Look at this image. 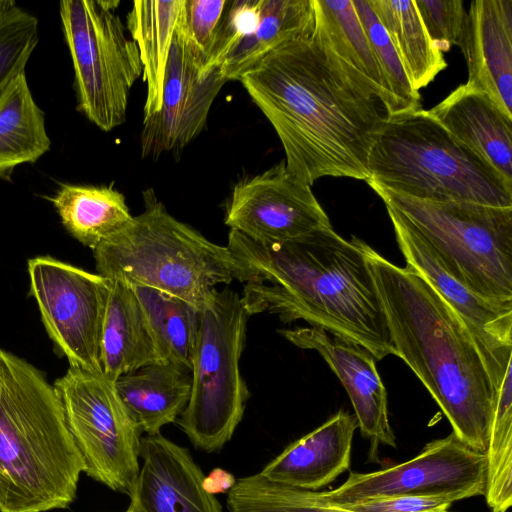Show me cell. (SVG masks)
Returning <instances> with one entry per match:
<instances>
[{"label": "cell", "mask_w": 512, "mask_h": 512, "mask_svg": "<svg viewBox=\"0 0 512 512\" xmlns=\"http://www.w3.org/2000/svg\"><path fill=\"white\" fill-rule=\"evenodd\" d=\"M274 128L288 172L366 181L368 159L389 114L382 95L342 61L311 26L239 80Z\"/></svg>", "instance_id": "obj_1"}, {"label": "cell", "mask_w": 512, "mask_h": 512, "mask_svg": "<svg viewBox=\"0 0 512 512\" xmlns=\"http://www.w3.org/2000/svg\"><path fill=\"white\" fill-rule=\"evenodd\" d=\"M226 247L235 279L245 283L241 301L248 316L304 320L364 347L376 360L396 356L361 239L346 240L329 227L290 243H262L230 230Z\"/></svg>", "instance_id": "obj_2"}, {"label": "cell", "mask_w": 512, "mask_h": 512, "mask_svg": "<svg viewBox=\"0 0 512 512\" xmlns=\"http://www.w3.org/2000/svg\"><path fill=\"white\" fill-rule=\"evenodd\" d=\"M396 356L419 378L469 448L485 453L495 388L468 328L409 267H399L361 240Z\"/></svg>", "instance_id": "obj_3"}, {"label": "cell", "mask_w": 512, "mask_h": 512, "mask_svg": "<svg viewBox=\"0 0 512 512\" xmlns=\"http://www.w3.org/2000/svg\"><path fill=\"white\" fill-rule=\"evenodd\" d=\"M82 472L54 385L0 348V512L65 509Z\"/></svg>", "instance_id": "obj_4"}, {"label": "cell", "mask_w": 512, "mask_h": 512, "mask_svg": "<svg viewBox=\"0 0 512 512\" xmlns=\"http://www.w3.org/2000/svg\"><path fill=\"white\" fill-rule=\"evenodd\" d=\"M143 200L142 213L93 249L98 274L169 293L200 309L216 285L235 279L231 253L173 217L153 189L143 192Z\"/></svg>", "instance_id": "obj_5"}, {"label": "cell", "mask_w": 512, "mask_h": 512, "mask_svg": "<svg viewBox=\"0 0 512 512\" xmlns=\"http://www.w3.org/2000/svg\"><path fill=\"white\" fill-rule=\"evenodd\" d=\"M368 170L367 184L413 198L512 207V184L422 108L388 117Z\"/></svg>", "instance_id": "obj_6"}, {"label": "cell", "mask_w": 512, "mask_h": 512, "mask_svg": "<svg viewBox=\"0 0 512 512\" xmlns=\"http://www.w3.org/2000/svg\"><path fill=\"white\" fill-rule=\"evenodd\" d=\"M479 297L512 307V207L433 201L368 184Z\"/></svg>", "instance_id": "obj_7"}, {"label": "cell", "mask_w": 512, "mask_h": 512, "mask_svg": "<svg viewBox=\"0 0 512 512\" xmlns=\"http://www.w3.org/2000/svg\"><path fill=\"white\" fill-rule=\"evenodd\" d=\"M248 317L239 294L228 288L215 290L200 308L191 394L177 422L194 447L208 453L231 440L250 397L239 368Z\"/></svg>", "instance_id": "obj_8"}, {"label": "cell", "mask_w": 512, "mask_h": 512, "mask_svg": "<svg viewBox=\"0 0 512 512\" xmlns=\"http://www.w3.org/2000/svg\"><path fill=\"white\" fill-rule=\"evenodd\" d=\"M119 1L63 0L60 18L74 69L78 110L102 131L126 120L129 93L143 73L136 43L116 13Z\"/></svg>", "instance_id": "obj_9"}, {"label": "cell", "mask_w": 512, "mask_h": 512, "mask_svg": "<svg viewBox=\"0 0 512 512\" xmlns=\"http://www.w3.org/2000/svg\"><path fill=\"white\" fill-rule=\"evenodd\" d=\"M84 473L129 495L140 469L141 430L103 373L70 367L54 382Z\"/></svg>", "instance_id": "obj_10"}, {"label": "cell", "mask_w": 512, "mask_h": 512, "mask_svg": "<svg viewBox=\"0 0 512 512\" xmlns=\"http://www.w3.org/2000/svg\"><path fill=\"white\" fill-rule=\"evenodd\" d=\"M485 454L462 443L453 433L428 442L412 459L374 472H351L335 489L308 491L311 498L340 507L390 496L434 497L451 503L483 496Z\"/></svg>", "instance_id": "obj_11"}, {"label": "cell", "mask_w": 512, "mask_h": 512, "mask_svg": "<svg viewBox=\"0 0 512 512\" xmlns=\"http://www.w3.org/2000/svg\"><path fill=\"white\" fill-rule=\"evenodd\" d=\"M30 293L70 367L102 373L100 341L110 280L50 256L28 261Z\"/></svg>", "instance_id": "obj_12"}, {"label": "cell", "mask_w": 512, "mask_h": 512, "mask_svg": "<svg viewBox=\"0 0 512 512\" xmlns=\"http://www.w3.org/2000/svg\"><path fill=\"white\" fill-rule=\"evenodd\" d=\"M182 11L166 65L161 109L143 119L140 144L144 158L181 151L193 141L205 128L212 104L228 82L218 68L204 71L205 62L186 32Z\"/></svg>", "instance_id": "obj_13"}, {"label": "cell", "mask_w": 512, "mask_h": 512, "mask_svg": "<svg viewBox=\"0 0 512 512\" xmlns=\"http://www.w3.org/2000/svg\"><path fill=\"white\" fill-rule=\"evenodd\" d=\"M224 222L262 243H290L332 227L311 187L293 177L284 160L234 186Z\"/></svg>", "instance_id": "obj_14"}, {"label": "cell", "mask_w": 512, "mask_h": 512, "mask_svg": "<svg viewBox=\"0 0 512 512\" xmlns=\"http://www.w3.org/2000/svg\"><path fill=\"white\" fill-rule=\"evenodd\" d=\"M406 266L423 278L458 314L471 333L495 391L512 363V307L489 302L454 278L423 239L386 206Z\"/></svg>", "instance_id": "obj_15"}, {"label": "cell", "mask_w": 512, "mask_h": 512, "mask_svg": "<svg viewBox=\"0 0 512 512\" xmlns=\"http://www.w3.org/2000/svg\"><path fill=\"white\" fill-rule=\"evenodd\" d=\"M278 332L298 348L314 350L325 360L347 391L364 437L376 444L396 447L388 418L386 388L368 350L322 328L296 327Z\"/></svg>", "instance_id": "obj_16"}, {"label": "cell", "mask_w": 512, "mask_h": 512, "mask_svg": "<svg viewBox=\"0 0 512 512\" xmlns=\"http://www.w3.org/2000/svg\"><path fill=\"white\" fill-rule=\"evenodd\" d=\"M140 469L129 493L138 512H222L190 451L161 433L141 439Z\"/></svg>", "instance_id": "obj_17"}, {"label": "cell", "mask_w": 512, "mask_h": 512, "mask_svg": "<svg viewBox=\"0 0 512 512\" xmlns=\"http://www.w3.org/2000/svg\"><path fill=\"white\" fill-rule=\"evenodd\" d=\"M467 85L486 93L512 118V0H474L459 46Z\"/></svg>", "instance_id": "obj_18"}, {"label": "cell", "mask_w": 512, "mask_h": 512, "mask_svg": "<svg viewBox=\"0 0 512 512\" xmlns=\"http://www.w3.org/2000/svg\"><path fill=\"white\" fill-rule=\"evenodd\" d=\"M357 428L356 417L340 410L289 444L259 474L287 487L321 491L349 469Z\"/></svg>", "instance_id": "obj_19"}, {"label": "cell", "mask_w": 512, "mask_h": 512, "mask_svg": "<svg viewBox=\"0 0 512 512\" xmlns=\"http://www.w3.org/2000/svg\"><path fill=\"white\" fill-rule=\"evenodd\" d=\"M428 112L512 184V118L486 93L465 83Z\"/></svg>", "instance_id": "obj_20"}, {"label": "cell", "mask_w": 512, "mask_h": 512, "mask_svg": "<svg viewBox=\"0 0 512 512\" xmlns=\"http://www.w3.org/2000/svg\"><path fill=\"white\" fill-rule=\"evenodd\" d=\"M159 361L149 321L134 289L110 280L100 341L102 373L115 382L124 374Z\"/></svg>", "instance_id": "obj_21"}, {"label": "cell", "mask_w": 512, "mask_h": 512, "mask_svg": "<svg viewBox=\"0 0 512 512\" xmlns=\"http://www.w3.org/2000/svg\"><path fill=\"white\" fill-rule=\"evenodd\" d=\"M114 384L141 432L155 435L175 422L186 408L192 375L184 366L159 361L120 376Z\"/></svg>", "instance_id": "obj_22"}, {"label": "cell", "mask_w": 512, "mask_h": 512, "mask_svg": "<svg viewBox=\"0 0 512 512\" xmlns=\"http://www.w3.org/2000/svg\"><path fill=\"white\" fill-rule=\"evenodd\" d=\"M184 0H138L127 15V29L139 50L147 85L144 118L161 109L166 65Z\"/></svg>", "instance_id": "obj_23"}, {"label": "cell", "mask_w": 512, "mask_h": 512, "mask_svg": "<svg viewBox=\"0 0 512 512\" xmlns=\"http://www.w3.org/2000/svg\"><path fill=\"white\" fill-rule=\"evenodd\" d=\"M50 146L44 112L21 73L0 94V179H10L21 164L35 163Z\"/></svg>", "instance_id": "obj_24"}, {"label": "cell", "mask_w": 512, "mask_h": 512, "mask_svg": "<svg viewBox=\"0 0 512 512\" xmlns=\"http://www.w3.org/2000/svg\"><path fill=\"white\" fill-rule=\"evenodd\" d=\"M49 200L69 234L92 250L133 217L125 196L112 185L61 184Z\"/></svg>", "instance_id": "obj_25"}, {"label": "cell", "mask_w": 512, "mask_h": 512, "mask_svg": "<svg viewBox=\"0 0 512 512\" xmlns=\"http://www.w3.org/2000/svg\"><path fill=\"white\" fill-rule=\"evenodd\" d=\"M391 40L417 92L447 67L428 36L413 0H367Z\"/></svg>", "instance_id": "obj_26"}, {"label": "cell", "mask_w": 512, "mask_h": 512, "mask_svg": "<svg viewBox=\"0 0 512 512\" xmlns=\"http://www.w3.org/2000/svg\"><path fill=\"white\" fill-rule=\"evenodd\" d=\"M313 20V0H263L256 29L226 58L222 75L238 81L265 55L307 30Z\"/></svg>", "instance_id": "obj_27"}, {"label": "cell", "mask_w": 512, "mask_h": 512, "mask_svg": "<svg viewBox=\"0 0 512 512\" xmlns=\"http://www.w3.org/2000/svg\"><path fill=\"white\" fill-rule=\"evenodd\" d=\"M132 288L147 316L161 360L191 370L200 309L184 299L154 288Z\"/></svg>", "instance_id": "obj_28"}, {"label": "cell", "mask_w": 512, "mask_h": 512, "mask_svg": "<svg viewBox=\"0 0 512 512\" xmlns=\"http://www.w3.org/2000/svg\"><path fill=\"white\" fill-rule=\"evenodd\" d=\"M313 7L317 33L342 61L371 83L387 108L381 74L352 0H313Z\"/></svg>", "instance_id": "obj_29"}, {"label": "cell", "mask_w": 512, "mask_h": 512, "mask_svg": "<svg viewBox=\"0 0 512 512\" xmlns=\"http://www.w3.org/2000/svg\"><path fill=\"white\" fill-rule=\"evenodd\" d=\"M484 497L491 512L512 506V363L495 391V404L485 451Z\"/></svg>", "instance_id": "obj_30"}, {"label": "cell", "mask_w": 512, "mask_h": 512, "mask_svg": "<svg viewBox=\"0 0 512 512\" xmlns=\"http://www.w3.org/2000/svg\"><path fill=\"white\" fill-rule=\"evenodd\" d=\"M368 38L387 94L389 116L421 109L420 94L411 86L402 62L367 0H352Z\"/></svg>", "instance_id": "obj_31"}, {"label": "cell", "mask_w": 512, "mask_h": 512, "mask_svg": "<svg viewBox=\"0 0 512 512\" xmlns=\"http://www.w3.org/2000/svg\"><path fill=\"white\" fill-rule=\"evenodd\" d=\"M226 503L229 512H352L322 504L308 491L274 483L259 472L235 480Z\"/></svg>", "instance_id": "obj_32"}, {"label": "cell", "mask_w": 512, "mask_h": 512, "mask_svg": "<svg viewBox=\"0 0 512 512\" xmlns=\"http://www.w3.org/2000/svg\"><path fill=\"white\" fill-rule=\"evenodd\" d=\"M39 42L38 19L17 4L0 15V94L19 74Z\"/></svg>", "instance_id": "obj_33"}, {"label": "cell", "mask_w": 512, "mask_h": 512, "mask_svg": "<svg viewBox=\"0 0 512 512\" xmlns=\"http://www.w3.org/2000/svg\"><path fill=\"white\" fill-rule=\"evenodd\" d=\"M263 0H227L205 72L221 69L226 58L259 22Z\"/></svg>", "instance_id": "obj_34"}, {"label": "cell", "mask_w": 512, "mask_h": 512, "mask_svg": "<svg viewBox=\"0 0 512 512\" xmlns=\"http://www.w3.org/2000/svg\"><path fill=\"white\" fill-rule=\"evenodd\" d=\"M425 30L443 53L460 46L467 11L462 0H413Z\"/></svg>", "instance_id": "obj_35"}, {"label": "cell", "mask_w": 512, "mask_h": 512, "mask_svg": "<svg viewBox=\"0 0 512 512\" xmlns=\"http://www.w3.org/2000/svg\"><path fill=\"white\" fill-rule=\"evenodd\" d=\"M227 0H184L186 32L207 64Z\"/></svg>", "instance_id": "obj_36"}, {"label": "cell", "mask_w": 512, "mask_h": 512, "mask_svg": "<svg viewBox=\"0 0 512 512\" xmlns=\"http://www.w3.org/2000/svg\"><path fill=\"white\" fill-rule=\"evenodd\" d=\"M452 503L434 497L390 496L340 506L352 512H448Z\"/></svg>", "instance_id": "obj_37"}, {"label": "cell", "mask_w": 512, "mask_h": 512, "mask_svg": "<svg viewBox=\"0 0 512 512\" xmlns=\"http://www.w3.org/2000/svg\"><path fill=\"white\" fill-rule=\"evenodd\" d=\"M16 2L13 0H0V15L8 8L15 5Z\"/></svg>", "instance_id": "obj_38"}, {"label": "cell", "mask_w": 512, "mask_h": 512, "mask_svg": "<svg viewBox=\"0 0 512 512\" xmlns=\"http://www.w3.org/2000/svg\"><path fill=\"white\" fill-rule=\"evenodd\" d=\"M125 512H138L137 510H135L134 508L128 506L127 510Z\"/></svg>", "instance_id": "obj_39"}]
</instances>
